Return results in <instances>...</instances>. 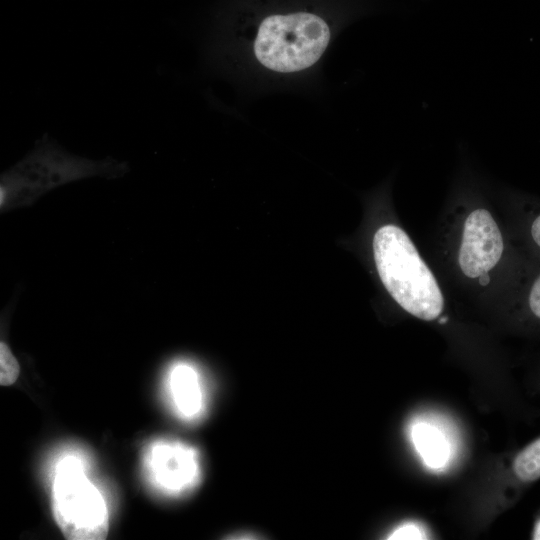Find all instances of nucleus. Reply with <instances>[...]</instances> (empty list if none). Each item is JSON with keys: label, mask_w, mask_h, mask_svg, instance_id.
<instances>
[{"label": "nucleus", "mask_w": 540, "mask_h": 540, "mask_svg": "<svg viewBox=\"0 0 540 540\" xmlns=\"http://www.w3.org/2000/svg\"><path fill=\"white\" fill-rule=\"evenodd\" d=\"M357 0H233L204 44L208 70L249 94L311 92Z\"/></svg>", "instance_id": "f257e3e1"}, {"label": "nucleus", "mask_w": 540, "mask_h": 540, "mask_svg": "<svg viewBox=\"0 0 540 540\" xmlns=\"http://www.w3.org/2000/svg\"><path fill=\"white\" fill-rule=\"evenodd\" d=\"M125 163L108 158L91 160L73 155L47 135L17 164L2 174V210L29 205L48 191L84 178L118 177L126 173Z\"/></svg>", "instance_id": "f03ea898"}, {"label": "nucleus", "mask_w": 540, "mask_h": 540, "mask_svg": "<svg viewBox=\"0 0 540 540\" xmlns=\"http://www.w3.org/2000/svg\"><path fill=\"white\" fill-rule=\"evenodd\" d=\"M372 245L378 275L394 301L421 320L438 318L445 305L443 293L408 234L385 224L375 232Z\"/></svg>", "instance_id": "7ed1b4c3"}, {"label": "nucleus", "mask_w": 540, "mask_h": 540, "mask_svg": "<svg viewBox=\"0 0 540 540\" xmlns=\"http://www.w3.org/2000/svg\"><path fill=\"white\" fill-rule=\"evenodd\" d=\"M54 517L64 534L72 540L105 539L108 509L100 490L85 473V463L74 454L59 459L52 483Z\"/></svg>", "instance_id": "20e7f679"}, {"label": "nucleus", "mask_w": 540, "mask_h": 540, "mask_svg": "<svg viewBox=\"0 0 540 540\" xmlns=\"http://www.w3.org/2000/svg\"><path fill=\"white\" fill-rule=\"evenodd\" d=\"M504 253V236L491 212L485 207L470 210L464 220L457 250V265L461 273L468 279L485 284Z\"/></svg>", "instance_id": "39448f33"}, {"label": "nucleus", "mask_w": 540, "mask_h": 540, "mask_svg": "<svg viewBox=\"0 0 540 540\" xmlns=\"http://www.w3.org/2000/svg\"><path fill=\"white\" fill-rule=\"evenodd\" d=\"M144 468L150 483L170 497L188 494L201 480L198 451L180 441L153 442L144 455Z\"/></svg>", "instance_id": "423d86ee"}, {"label": "nucleus", "mask_w": 540, "mask_h": 540, "mask_svg": "<svg viewBox=\"0 0 540 540\" xmlns=\"http://www.w3.org/2000/svg\"><path fill=\"white\" fill-rule=\"evenodd\" d=\"M166 391L172 410L184 422L200 420L207 408V389L198 367L186 360L175 361L166 374Z\"/></svg>", "instance_id": "0eeeda50"}, {"label": "nucleus", "mask_w": 540, "mask_h": 540, "mask_svg": "<svg viewBox=\"0 0 540 540\" xmlns=\"http://www.w3.org/2000/svg\"><path fill=\"white\" fill-rule=\"evenodd\" d=\"M412 437L425 463L433 468L442 466L448 456V448L443 436L427 424L414 426Z\"/></svg>", "instance_id": "6e6552de"}, {"label": "nucleus", "mask_w": 540, "mask_h": 540, "mask_svg": "<svg viewBox=\"0 0 540 540\" xmlns=\"http://www.w3.org/2000/svg\"><path fill=\"white\" fill-rule=\"evenodd\" d=\"M512 472L523 484L540 478V437L516 454L512 462Z\"/></svg>", "instance_id": "1a4fd4ad"}, {"label": "nucleus", "mask_w": 540, "mask_h": 540, "mask_svg": "<svg viewBox=\"0 0 540 540\" xmlns=\"http://www.w3.org/2000/svg\"><path fill=\"white\" fill-rule=\"evenodd\" d=\"M527 278L521 292L522 314L526 321L540 325V266Z\"/></svg>", "instance_id": "9d476101"}, {"label": "nucleus", "mask_w": 540, "mask_h": 540, "mask_svg": "<svg viewBox=\"0 0 540 540\" xmlns=\"http://www.w3.org/2000/svg\"><path fill=\"white\" fill-rule=\"evenodd\" d=\"M527 207L522 219V235L527 247L540 258V202L524 203Z\"/></svg>", "instance_id": "9b49d317"}, {"label": "nucleus", "mask_w": 540, "mask_h": 540, "mask_svg": "<svg viewBox=\"0 0 540 540\" xmlns=\"http://www.w3.org/2000/svg\"><path fill=\"white\" fill-rule=\"evenodd\" d=\"M20 365L17 358L12 353L9 346L0 342V384L2 386L12 385L18 378Z\"/></svg>", "instance_id": "f8f14e48"}, {"label": "nucleus", "mask_w": 540, "mask_h": 540, "mask_svg": "<svg viewBox=\"0 0 540 540\" xmlns=\"http://www.w3.org/2000/svg\"><path fill=\"white\" fill-rule=\"evenodd\" d=\"M425 533L414 524H405L395 529L388 539H426Z\"/></svg>", "instance_id": "ddd939ff"}, {"label": "nucleus", "mask_w": 540, "mask_h": 540, "mask_svg": "<svg viewBox=\"0 0 540 540\" xmlns=\"http://www.w3.org/2000/svg\"><path fill=\"white\" fill-rule=\"evenodd\" d=\"M532 539L540 540V517L536 520L534 524Z\"/></svg>", "instance_id": "4468645a"}]
</instances>
